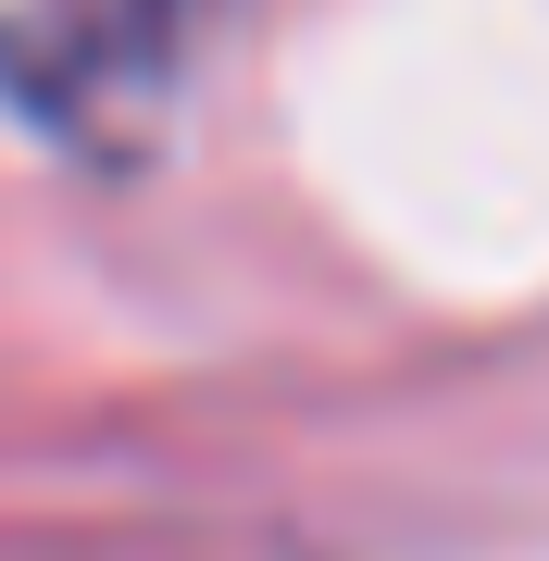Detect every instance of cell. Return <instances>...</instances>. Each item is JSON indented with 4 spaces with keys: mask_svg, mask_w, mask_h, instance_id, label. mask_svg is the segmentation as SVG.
I'll return each mask as SVG.
<instances>
[{
    "mask_svg": "<svg viewBox=\"0 0 549 561\" xmlns=\"http://www.w3.org/2000/svg\"><path fill=\"white\" fill-rule=\"evenodd\" d=\"M213 0H25V50L13 76L38 88L50 113H125L163 88V62L187 50Z\"/></svg>",
    "mask_w": 549,
    "mask_h": 561,
    "instance_id": "6da1fadb",
    "label": "cell"
}]
</instances>
